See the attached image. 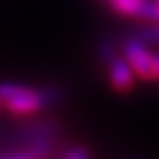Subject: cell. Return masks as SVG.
Returning a JSON list of instances; mask_svg holds the SVG:
<instances>
[{"mask_svg": "<svg viewBox=\"0 0 159 159\" xmlns=\"http://www.w3.org/2000/svg\"><path fill=\"white\" fill-rule=\"evenodd\" d=\"M48 92L19 83H0V106L14 115H33L48 104Z\"/></svg>", "mask_w": 159, "mask_h": 159, "instance_id": "1", "label": "cell"}, {"mask_svg": "<svg viewBox=\"0 0 159 159\" xmlns=\"http://www.w3.org/2000/svg\"><path fill=\"white\" fill-rule=\"evenodd\" d=\"M121 54L129 61L136 79L142 81H155V69H153V52L150 50V44H146L138 37H129L123 42Z\"/></svg>", "mask_w": 159, "mask_h": 159, "instance_id": "2", "label": "cell"}, {"mask_svg": "<svg viewBox=\"0 0 159 159\" xmlns=\"http://www.w3.org/2000/svg\"><path fill=\"white\" fill-rule=\"evenodd\" d=\"M107 67V79L109 84L117 90V92H129L134 88L136 83V75L132 71V67L129 65V61L125 60L123 54H115L113 58H109L106 61Z\"/></svg>", "mask_w": 159, "mask_h": 159, "instance_id": "3", "label": "cell"}, {"mask_svg": "<svg viewBox=\"0 0 159 159\" xmlns=\"http://www.w3.org/2000/svg\"><path fill=\"white\" fill-rule=\"evenodd\" d=\"M106 2L115 14L138 19V14H140V8L144 4V0H106Z\"/></svg>", "mask_w": 159, "mask_h": 159, "instance_id": "4", "label": "cell"}, {"mask_svg": "<svg viewBox=\"0 0 159 159\" xmlns=\"http://www.w3.org/2000/svg\"><path fill=\"white\" fill-rule=\"evenodd\" d=\"M46 155H48V146L46 144H35V146H29L25 150L10 155L8 159H46Z\"/></svg>", "mask_w": 159, "mask_h": 159, "instance_id": "5", "label": "cell"}, {"mask_svg": "<svg viewBox=\"0 0 159 159\" xmlns=\"http://www.w3.org/2000/svg\"><path fill=\"white\" fill-rule=\"evenodd\" d=\"M138 19L146 23H159V0H144Z\"/></svg>", "mask_w": 159, "mask_h": 159, "instance_id": "6", "label": "cell"}, {"mask_svg": "<svg viewBox=\"0 0 159 159\" xmlns=\"http://www.w3.org/2000/svg\"><path fill=\"white\" fill-rule=\"evenodd\" d=\"M134 37H138L146 44H159V23H146L134 33Z\"/></svg>", "mask_w": 159, "mask_h": 159, "instance_id": "7", "label": "cell"}, {"mask_svg": "<svg viewBox=\"0 0 159 159\" xmlns=\"http://www.w3.org/2000/svg\"><path fill=\"white\" fill-rule=\"evenodd\" d=\"M63 159H88V155L81 148H71V150H67L63 153Z\"/></svg>", "mask_w": 159, "mask_h": 159, "instance_id": "8", "label": "cell"}, {"mask_svg": "<svg viewBox=\"0 0 159 159\" xmlns=\"http://www.w3.org/2000/svg\"><path fill=\"white\" fill-rule=\"evenodd\" d=\"M153 69H155V81H159V52H153Z\"/></svg>", "mask_w": 159, "mask_h": 159, "instance_id": "9", "label": "cell"}, {"mask_svg": "<svg viewBox=\"0 0 159 159\" xmlns=\"http://www.w3.org/2000/svg\"><path fill=\"white\" fill-rule=\"evenodd\" d=\"M104 2H106V0H104Z\"/></svg>", "mask_w": 159, "mask_h": 159, "instance_id": "10", "label": "cell"}, {"mask_svg": "<svg viewBox=\"0 0 159 159\" xmlns=\"http://www.w3.org/2000/svg\"><path fill=\"white\" fill-rule=\"evenodd\" d=\"M0 107H2V106H0Z\"/></svg>", "mask_w": 159, "mask_h": 159, "instance_id": "11", "label": "cell"}]
</instances>
